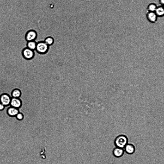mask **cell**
<instances>
[{
	"mask_svg": "<svg viewBox=\"0 0 164 164\" xmlns=\"http://www.w3.org/2000/svg\"><path fill=\"white\" fill-rule=\"evenodd\" d=\"M128 142V139L127 137L124 134H120L115 138L114 144L115 147L124 149Z\"/></svg>",
	"mask_w": 164,
	"mask_h": 164,
	"instance_id": "1",
	"label": "cell"
},
{
	"mask_svg": "<svg viewBox=\"0 0 164 164\" xmlns=\"http://www.w3.org/2000/svg\"><path fill=\"white\" fill-rule=\"evenodd\" d=\"M49 47V46L44 41H40L37 43L35 50L38 53L45 54L48 51Z\"/></svg>",
	"mask_w": 164,
	"mask_h": 164,
	"instance_id": "2",
	"label": "cell"
},
{
	"mask_svg": "<svg viewBox=\"0 0 164 164\" xmlns=\"http://www.w3.org/2000/svg\"><path fill=\"white\" fill-rule=\"evenodd\" d=\"M22 54L23 57L27 60L32 59L34 57L35 53L34 51L27 47L24 48L22 51Z\"/></svg>",
	"mask_w": 164,
	"mask_h": 164,
	"instance_id": "3",
	"label": "cell"
},
{
	"mask_svg": "<svg viewBox=\"0 0 164 164\" xmlns=\"http://www.w3.org/2000/svg\"><path fill=\"white\" fill-rule=\"evenodd\" d=\"M37 34L36 32L34 30L31 29L26 32L25 35V38L27 42L34 41L37 38Z\"/></svg>",
	"mask_w": 164,
	"mask_h": 164,
	"instance_id": "4",
	"label": "cell"
},
{
	"mask_svg": "<svg viewBox=\"0 0 164 164\" xmlns=\"http://www.w3.org/2000/svg\"><path fill=\"white\" fill-rule=\"evenodd\" d=\"M147 19L150 22L154 23L157 20L158 16L155 12L147 11L146 14Z\"/></svg>",
	"mask_w": 164,
	"mask_h": 164,
	"instance_id": "5",
	"label": "cell"
},
{
	"mask_svg": "<svg viewBox=\"0 0 164 164\" xmlns=\"http://www.w3.org/2000/svg\"><path fill=\"white\" fill-rule=\"evenodd\" d=\"M124 152V149L115 147L113 149L112 153L114 156L116 158H120L123 156Z\"/></svg>",
	"mask_w": 164,
	"mask_h": 164,
	"instance_id": "6",
	"label": "cell"
},
{
	"mask_svg": "<svg viewBox=\"0 0 164 164\" xmlns=\"http://www.w3.org/2000/svg\"><path fill=\"white\" fill-rule=\"evenodd\" d=\"M10 104L13 107L19 109L22 105V102L19 98H12L11 99Z\"/></svg>",
	"mask_w": 164,
	"mask_h": 164,
	"instance_id": "7",
	"label": "cell"
},
{
	"mask_svg": "<svg viewBox=\"0 0 164 164\" xmlns=\"http://www.w3.org/2000/svg\"><path fill=\"white\" fill-rule=\"evenodd\" d=\"M124 151L128 154L131 155L134 154L135 151V148L133 144L128 143L124 148Z\"/></svg>",
	"mask_w": 164,
	"mask_h": 164,
	"instance_id": "8",
	"label": "cell"
},
{
	"mask_svg": "<svg viewBox=\"0 0 164 164\" xmlns=\"http://www.w3.org/2000/svg\"><path fill=\"white\" fill-rule=\"evenodd\" d=\"M11 98L6 94H3L1 96L0 100L1 103L4 106H6L10 104Z\"/></svg>",
	"mask_w": 164,
	"mask_h": 164,
	"instance_id": "9",
	"label": "cell"
},
{
	"mask_svg": "<svg viewBox=\"0 0 164 164\" xmlns=\"http://www.w3.org/2000/svg\"><path fill=\"white\" fill-rule=\"evenodd\" d=\"M19 112V109L12 107L9 108L7 111L8 115L11 116H15Z\"/></svg>",
	"mask_w": 164,
	"mask_h": 164,
	"instance_id": "10",
	"label": "cell"
},
{
	"mask_svg": "<svg viewBox=\"0 0 164 164\" xmlns=\"http://www.w3.org/2000/svg\"><path fill=\"white\" fill-rule=\"evenodd\" d=\"M155 12L158 17H162L163 16L164 10L163 6L160 5L157 6Z\"/></svg>",
	"mask_w": 164,
	"mask_h": 164,
	"instance_id": "11",
	"label": "cell"
},
{
	"mask_svg": "<svg viewBox=\"0 0 164 164\" xmlns=\"http://www.w3.org/2000/svg\"><path fill=\"white\" fill-rule=\"evenodd\" d=\"M37 43L34 41H28L27 44V47L29 49L34 51L35 50Z\"/></svg>",
	"mask_w": 164,
	"mask_h": 164,
	"instance_id": "12",
	"label": "cell"
},
{
	"mask_svg": "<svg viewBox=\"0 0 164 164\" xmlns=\"http://www.w3.org/2000/svg\"><path fill=\"white\" fill-rule=\"evenodd\" d=\"M21 94V91L18 88H16L13 90L12 94L13 98H19Z\"/></svg>",
	"mask_w": 164,
	"mask_h": 164,
	"instance_id": "13",
	"label": "cell"
},
{
	"mask_svg": "<svg viewBox=\"0 0 164 164\" xmlns=\"http://www.w3.org/2000/svg\"><path fill=\"white\" fill-rule=\"evenodd\" d=\"M47 150L45 147H42L39 152V154L40 158L42 159H45L46 158Z\"/></svg>",
	"mask_w": 164,
	"mask_h": 164,
	"instance_id": "14",
	"label": "cell"
},
{
	"mask_svg": "<svg viewBox=\"0 0 164 164\" xmlns=\"http://www.w3.org/2000/svg\"><path fill=\"white\" fill-rule=\"evenodd\" d=\"M49 46L52 45L54 43V38L51 36H48L46 37L44 41Z\"/></svg>",
	"mask_w": 164,
	"mask_h": 164,
	"instance_id": "15",
	"label": "cell"
},
{
	"mask_svg": "<svg viewBox=\"0 0 164 164\" xmlns=\"http://www.w3.org/2000/svg\"><path fill=\"white\" fill-rule=\"evenodd\" d=\"M157 6L154 3H151L148 5L147 7V11L155 12Z\"/></svg>",
	"mask_w": 164,
	"mask_h": 164,
	"instance_id": "16",
	"label": "cell"
},
{
	"mask_svg": "<svg viewBox=\"0 0 164 164\" xmlns=\"http://www.w3.org/2000/svg\"><path fill=\"white\" fill-rule=\"evenodd\" d=\"M16 119L18 121H21L24 118V115L23 114L19 112L15 116Z\"/></svg>",
	"mask_w": 164,
	"mask_h": 164,
	"instance_id": "17",
	"label": "cell"
},
{
	"mask_svg": "<svg viewBox=\"0 0 164 164\" xmlns=\"http://www.w3.org/2000/svg\"><path fill=\"white\" fill-rule=\"evenodd\" d=\"M5 106L1 103H0V110H3L4 107Z\"/></svg>",
	"mask_w": 164,
	"mask_h": 164,
	"instance_id": "18",
	"label": "cell"
},
{
	"mask_svg": "<svg viewBox=\"0 0 164 164\" xmlns=\"http://www.w3.org/2000/svg\"><path fill=\"white\" fill-rule=\"evenodd\" d=\"M159 1L160 5L163 6L164 4V0H159Z\"/></svg>",
	"mask_w": 164,
	"mask_h": 164,
	"instance_id": "19",
	"label": "cell"
}]
</instances>
